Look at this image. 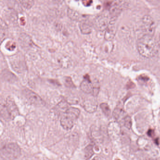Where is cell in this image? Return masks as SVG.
<instances>
[{
  "mask_svg": "<svg viewBox=\"0 0 160 160\" xmlns=\"http://www.w3.org/2000/svg\"><path fill=\"white\" fill-rule=\"evenodd\" d=\"M137 48L140 54L147 58L154 57L158 50L157 45L153 36L147 34H145L138 39Z\"/></svg>",
  "mask_w": 160,
  "mask_h": 160,
  "instance_id": "6da1fadb",
  "label": "cell"
},
{
  "mask_svg": "<svg viewBox=\"0 0 160 160\" xmlns=\"http://www.w3.org/2000/svg\"><path fill=\"white\" fill-rule=\"evenodd\" d=\"M80 109L70 107L64 113L61 115L60 123L64 129L69 130L74 127L75 121L80 115Z\"/></svg>",
  "mask_w": 160,
  "mask_h": 160,
  "instance_id": "7a4b0ae2",
  "label": "cell"
},
{
  "mask_svg": "<svg viewBox=\"0 0 160 160\" xmlns=\"http://www.w3.org/2000/svg\"><path fill=\"white\" fill-rule=\"evenodd\" d=\"M1 113L6 120H12L19 114L18 109L12 98L8 97L3 103H1Z\"/></svg>",
  "mask_w": 160,
  "mask_h": 160,
  "instance_id": "3957f363",
  "label": "cell"
},
{
  "mask_svg": "<svg viewBox=\"0 0 160 160\" xmlns=\"http://www.w3.org/2000/svg\"><path fill=\"white\" fill-rule=\"evenodd\" d=\"M21 153V148L18 145L15 143H9L1 148V157L3 160H14L20 157Z\"/></svg>",
  "mask_w": 160,
  "mask_h": 160,
  "instance_id": "277c9868",
  "label": "cell"
},
{
  "mask_svg": "<svg viewBox=\"0 0 160 160\" xmlns=\"http://www.w3.org/2000/svg\"><path fill=\"white\" fill-rule=\"evenodd\" d=\"M23 94L27 100L32 104L38 106L45 105V102L38 94L32 90L25 88L23 90Z\"/></svg>",
  "mask_w": 160,
  "mask_h": 160,
  "instance_id": "5b68a950",
  "label": "cell"
},
{
  "mask_svg": "<svg viewBox=\"0 0 160 160\" xmlns=\"http://www.w3.org/2000/svg\"><path fill=\"white\" fill-rule=\"evenodd\" d=\"M107 132L111 139L113 140L118 139L121 133V128L119 123L116 121L111 122L108 125Z\"/></svg>",
  "mask_w": 160,
  "mask_h": 160,
  "instance_id": "8992f818",
  "label": "cell"
},
{
  "mask_svg": "<svg viewBox=\"0 0 160 160\" xmlns=\"http://www.w3.org/2000/svg\"><path fill=\"white\" fill-rule=\"evenodd\" d=\"M143 28L146 32V34L152 36L155 29V24L153 19L149 16H144L142 20Z\"/></svg>",
  "mask_w": 160,
  "mask_h": 160,
  "instance_id": "52a82bcc",
  "label": "cell"
},
{
  "mask_svg": "<svg viewBox=\"0 0 160 160\" xmlns=\"http://www.w3.org/2000/svg\"><path fill=\"white\" fill-rule=\"evenodd\" d=\"M110 21L111 19L109 18L108 16L101 15L96 18L94 21V25L99 31H105L109 25Z\"/></svg>",
  "mask_w": 160,
  "mask_h": 160,
  "instance_id": "ba28073f",
  "label": "cell"
},
{
  "mask_svg": "<svg viewBox=\"0 0 160 160\" xmlns=\"http://www.w3.org/2000/svg\"><path fill=\"white\" fill-rule=\"evenodd\" d=\"M124 6V0H115L112 3L110 8V13L111 18H116L122 11Z\"/></svg>",
  "mask_w": 160,
  "mask_h": 160,
  "instance_id": "9c48e42d",
  "label": "cell"
},
{
  "mask_svg": "<svg viewBox=\"0 0 160 160\" xmlns=\"http://www.w3.org/2000/svg\"><path fill=\"white\" fill-rule=\"evenodd\" d=\"M116 22L115 18H111L107 29L105 30L104 38L107 41H111L114 38L116 33Z\"/></svg>",
  "mask_w": 160,
  "mask_h": 160,
  "instance_id": "30bf717a",
  "label": "cell"
},
{
  "mask_svg": "<svg viewBox=\"0 0 160 160\" xmlns=\"http://www.w3.org/2000/svg\"><path fill=\"white\" fill-rule=\"evenodd\" d=\"M94 85L92 83L90 76L86 75L84 77V80L80 84V89L85 94H93Z\"/></svg>",
  "mask_w": 160,
  "mask_h": 160,
  "instance_id": "8fae6325",
  "label": "cell"
},
{
  "mask_svg": "<svg viewBox=\"0 0 160 160\" xmlns=\"http://www.w3.org/2000/svg\"><path fill=\"white\" fill-rule=\"evenodd\" d=\"M82 103V107L84 109L89 113L94 112L97 108V102L94 99H86Z\"/></svg>",
  "mask_w": 160,
  "mask_h": 160,
  "instance_id": "7c38bea8",
  "label": "cell"
},
{
  "mask_svg": "<svg viewBox=\"0 0 160 160\" xmlns=\"http://www.w3.org/2000/svg\"><path fill=\"white\" fill-rule=\"evenodd\" d=\"M70 103L65 100H63L57 104L55 108V111L59 115H61L70 107Z\"/></svg>",
  "mask_w": 160,
  "mask_h": 160,
  "instance_id": "4fadbf2b",
  "label": "cell"
},
{
  "mask_svg": "<svg viewBox=\"0 0 160 160\" xmlns=\"http://www.w3.org/2000/svg\"><path fill=\"white\" fill-rule=\"evenodd\" d=\"M80 28L83 34H88L92 32V26L88 22L84 20L80 22Z\"/></svg>",
  "mask_w": 160,
  "mask_h": 160,
  "instance_id": "5bb4252c",
  "label": "cell"
},
{
  "mask_svg": "<svg viewBox=\"0 0 160 160\" xmlns=\"http://www.w3.org/2000/svg\"><path fill=\"white\" fill-rule=\"evenodd\" d=\"M19 41L22 47H30L33 44L31 38L25 34L23 33L20 35Z\"/></svg>",
  "mask_w": 160,
  "mask_h": 160,
  "instance_id": "9a60e30c",
  "label": "cell"
},
{
  "mask_svg": "<svg viewBox=\"0 0 160 160\" xmlns=\"http://www.w3.org/2000/svg\"><path fill=\"white\" fill-rule=\"evenodd\" d=\"M69 17L74 20L80 21V22L85 20L84 19L83 17L77 11L72 9H69L68 11Z\"/></svg>",
  "mask_w": 160,
  "mask_h": 160,
  "instance_id": "2e32d148",
  "label": "cell"
},
{
  "mask_svg": "<svg viewBox=\"0 0 160 160\" xmlns=\"http://www.w3.org/2000/svg\"><path fill=\"white\" fill-rule=\"evenodd\" d=\"M124 109L121 106H117L114 111L113 115L114 117L116 119L118 120L122 119L123 118H125L126 117H124L125 115Z\"/></svg>",
  "mask_w": 160,
  "mask_h": 160,
  "instance_id": "e0dca14e",
  "label": "cell"
},
{
  "mask_svg": "<svg viewBox=\"0 0 160 160\" xmlns=\"http://www.w3.org/2000/svg\"><path fill=\"white\" fill-rule=\"evenodd\" d=\"M94 155V147L93 145H88L85 149V160H89Z\"/></svg>",
  "mask_w": 160,
  "mask_h": 160,
  "instance_id": "ac0fdd59",
  "label": "cell"
},
{
  "mask_svg": "<svg viewBox=\"0 0 160 160\" xmlns=\"http://www.w3.org/2000/svg\"><path fill=\"white\" fill-rule=\"evenodd\" d=\"M21 4L26 9H30L34 5V0H19Z\"/></svg>",
  "mask_w": 160,
  "mask_h": 160,
  "instance_id": "d6986e66",
  "label": "cell"
},
{
  "mask_svg": "<svg viewBox=\"0 0 160 160\" xmlns=\"http://www.w3.org/2000/svg\"><path fill=\"white\" fill-rule=\"evenodd\" d=\"M101 109L106 116H109L111 114V110L110 106L107 103H102L100 104Z\"/></svg>",
  "mask_w": 160,
  "mask_h": 160,
  "instance_id": "ffe728a7",
  "label": "cell"
},
{
  "mask_svg": "<svg viewBox=\"0 0 160 160\" xmlns=\"http://www.w3.org/2000/svg\"><path fill=\"white\" fill-rule=\"evenodd\" d=\"M64 82L65 86L66 87L69 88H76V86H75L74 83L72 82V80L70 77H65L64 78Z\"/></svg>",
  "mask_w": 160,
  "mask_h": 160,
  "instance_id": "44dd1931",
  "label": "cell"
},
{
  "mask_svg": "<svg viewBox=\"0 0 160 160\" xmlns=\"http://www.w3.org/2000/svg\"><path fill=\"white\" fill-rule=\"evenodd\" d=\"M124 125L127 128L130 129L132 126V121L130 117L126 116L124 119Z\"/></svg>",
  "mask_w": 160,
  "mask_h": 160,
  "instance_id": "7402d4cb",
  "label": "cell"
},
{
  "mask_svg": "<svg viewBox=\"0 0 160 160\" xmlns=\"http://www.w3.org/2000/svg\"><path fill=\"white\" fill-rule=\"evenodd\" d=\"M92 160H103L101 157H98V156H96L93 158Z\"/></svg>",
  "mask_w": 160,
  "mask_h": 160,
  "instance_id": "603a6c76",
  "label": "cell"
},
{
  "mask_svg": "<svg viewBox=\"0 0 160 160\" xmlns=\"http://www.w3.org/2000/svg\"><path fill=\"white\" fill-rule=\"evenodd\" d=\"M54 2L57 4H60L63 2V0H53Z\"/></svg>",
  "mask_w": 160,
  "mask_h": 160,
  "instance_id": "cb8c5ba5",
  "label": "cell"
},
{
  "mask_svg": "<svg viewBox=\"0 0 160 160\" xmlns=\"http://www.w3.org/2000/svg\"></svg>",
  "mask_w": 160,
  "mask_h": 160,
  "instance_id": "d4e9b609",
  "label": "cell"
},
{
  "mask_svg": "<svg viewBox=\"0 0 160 160\" xmlns=\"http://www.w3.org/2000/svg\"></svg>",
  "mask_w": 160,
  "mask_h": 160,
  "instance_id": "484cf974",
  "label": "cell"
}]
</instances>
